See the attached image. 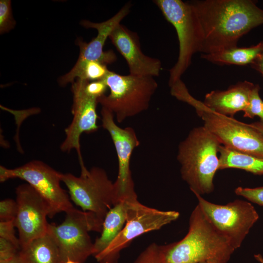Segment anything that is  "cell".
I'll use <instances>...</instances> for the list:
<instances>
[{"label": "cell", "instance_id": "obj_1", "mask_svg": "<svg viewBox=\"0 0 263 263\" xmlns=\"http://www.w3.org/2000/svg\"><path fill=\"white\" fill-rule=\"evenodd\" d=\"M190 3L203 31L200 51L203 54L237 46L241 37L263 24V10L253 0H205Z\"/></svg>", "mask_w": 263, "mask_h": 263}, {"label": "cell", "instance_id": "obj_2", "mask_svg": "<svg viewBox=\"0 0 263 263\" xmlns=\"http://www.w3.org/2000/svg\"><path fill=\"white\" fill-rule=\"evenodd\" d=\"M235 250L197 205L191 213L187 234L167 244L166 263H227Z\"/></svg>", "mask_w": 263, "mask_h": 263}, {"label": "cell", "instance_id": "obj_3", "mask_svg": "<svg viewBox=\"0 0 263 263\" xmlns=\"http://www.w3.org/2000/svg\"><path fill=\"white\" fill-rule=\"evenodd\" d=\"M220 145L204 126L194 128L180 143L177 159L181 165V176L194 194L202 195L213 191Z\"/></svg>", "mask_w": 263, "mask_h": 263}, {"label": "cell", "instance_id": "obj_4", "mask_svg": "<svg viewBox=\"0 0 263 263\" xmlns=\"http://www.w3.org/2000/svg\"><path fill=\"white\" fill-rule=\"evenodd\" d=\"M175 97L192 106L204 121V126L222 145L244 153L263 158V135L249 124L233 117L216 113L203 102L194 98L186 86L179 88Z\"/></svg>", "mask_w": 263, "mask_h": 263}, {"label": "cell", "instance_id": "obj_5", "mask_svg": "<svg viewBox=\"0 0 263 263\" xmlns=\"http://www.w3.org/2000/svg\"><path fill=\"white\" fill-rule=\"evenodd\" d=\"M102 79L110 93L98 103L112 112L119 123L147 110L158 88L151 76L121 75L110 71Z\"/></svg>", "mask_w": 263, "mask_h": 263}, {"label": "cell", "instance_id": "obj_6", "mask_svg": "<svg viewBox=\"0 0 263 263\" xmlns=\"http://www.w3.org/2000/svg\"><path fill=\"white\" fill-rule=\"evenodd\" d=\"M166 19L174 27L179 42L177 62L169 70V85L181 79L191 64L193 55L200 52L204 39L203 29L197 14L190 2L181 0H155Z\"/></svg>", "mask_w": 263, "mask_h": 263}, {"label": "cell", "instance_id": "obj_7", "mask_svg": "<svg viewBox=\"0 0 263 263\" xmlns=\"http://www.w3.org/2000/svg\"><path fill=\"white\" fill-rule=\"evenodd\" d=\"M79 176L60 173V179L68 189L71 199L82 211L94 214L103 225L109 210L118 202L114 184L105 170L94 167H80Z\"/></svg>", "mask_w": 263, "mask_h": 263}, {"label": "cell", "instance_id": "obj_8", "mask_svg": "<svg viewBox=\"0 0 263 263\" xmlns=\"http://www.w3.org/2000/svg\"><path fill=\"white\" fill-rule=\"evenodd\" d=\"M60 225L49 224L48 232L58 247L60 263L68 260L84 263L93 255L94 243L89 232L101 233L102 225L94 214L72 208Z\"/></svg>", "mask_w": 263, "mask_h": 263}, {"label": "cell", "instance_id": "obj_9", "mask_svg": "<svg viewBox=\"0 0 263 263\" xmlns=\"http://www.w3.org/2000/svg\"><path fill=\"white\" fill-rule=\"evenodd\" d=\"M179 213L163 211L141 204L137 199L131 201L125 224L118 235L101 253L94 256L99 263H117L121 251L136 238L159 230L177 220Z\"/></svg>", "mask_w": 263, "mask_h": 263}, {"label": "cell", "instance_id": "obj_10", "mask_svg": "<svg viewBox=\"0 0 263 263\" xmlns=\"http://www.w3.org/2000/svg\"><path fill=\"white\" fill-rule=\"evenodd\" d=\"M19 178L26 181L48 205L49 217L73 208L69 195L60 186V173L39 160H33L14 169L0 167V181Z\"/></svg>", "mask_w": 263, "mask_h": 263}, {"label": "cell", "instance_id": "obj_11", "mask_svg": "<svg viewBox=\"0 0 263 263\" xmlns=\"http://www.w3.org/2000/svg\"><path fill=\"white\" fill-rule=\"evenodd\" d=\"M194 194L198 205L211 224L235 249L239 248L259 218L252 204L236 200L226 205H217L205 200L199 194Z\"/></svg>", "mask_w": 263, "mask_h": 263}, {"label": "cell", "instance_id": "obj_12", "mask_svg": "<svg viewBox=\"0 0 263 263\" xmlns=\"http://www.w3.org/2000/svg\"><path fill=\"white\" fill-rule=\"evenodd\" d=\"M101 115L102 126L109 133L118 158V175L114 182L118 200L137 197L130 169L133 151L140 145L135 132L132 127L118 126L113 113L105 107H102Z\"/></svg>", "mask_w": 263, "mask_h": 263}, {"label": "cell", "instance_id": "obj_13", "mask_svg": "<svg viewBox=\"0 0 263 263\" xmlns=\"http://www.w3.org/2000/svg\"><path fill=\"white\" fill-rule=\"evenodd\" d=\"M16 193L17 212L14 224L21 248L48 232L49 210L46 201L28 184L18 186Z\"/></svg>", "mask_w": 263, "mask_h": 263}, {"label": "cell", "instance_id": "obj_14", "mask_svg": "<svg viewBox=\"0 0 263 263\" xmlns=\"http://www.w3.org/2000/svg\"><path fill=\"white\" fill-rule=\"evenodd\" d=\"M88 82L76 79V81L72 83L73 117L71 124L65 130V138L60 146L63 152L76 150L80 166L84 165L81 152L80 136L83 132H93L98 129L96 111L98 99L86 93L85 88Z\"/></svg>", "mask_w": 263, "mask_h": 263}, {"label": "cell", "instance_id": "obj_15", "mask_svg": "<svg viewBox=\"0 0 263 263\" xmlns=\"http://www.w3.org/2000/svg\"><path fill=\"white\" fill-rule=\"evenodd\" d=\"M109 38L125 59L130 74L139 76H158L162 70L160 60L145 55L141 50L137 34L119 24Z\"/></svg>", "mask_w": 263, "mask_h": 263}, {"label": "cell", "instance_id": "obj_16", "mask_svg": "<svg viewBox=\"0 0 263 263\" xmlns=\"http://www.w3.org/2000/svg\"><path fill=\"white\" fill-rule=\"evenodd\" d=\"M131 7L129 3H127L113 17L100 23L86 20L81 21V25L87 28H94L98 33L96 37L88 43L80 40L77 41L80 49L78 60L97 61L106 65L116 60L117 57L113 51H104L103 47L112 32L129 14Z\"/></svg>", "mask_w": 263, "mask_h": 263}, {"label": "cell", "instance_id": "obj_17", "mask_svg": "<svg viewBox=\"0 0 263 263\" xmlns=\"http://www.w3.org/2000/svg\"><path fill=\"white\" fill-rule=\"evenodd\" d=\"M255 85L245 80L232 85L226 90L211 91L205 95L203 103L216 113L233 117L237 113L244 112L247 109Z\"/></svg>", "mask_w": 263, "mask_h": 263}, {"label": "cell", "instance_id": "obj_18", "mask_svg": "<svg viewBox=\"0 0 263 263\" xmlns=\"http://www.w3.org/2000/svg\"><path fill=\"white\" fill-rule=\"evenodd\" d=\"M137 198L120 200L108 212L103 221L100 235L94 243V257L102 252L123 229L131 201Z\"/></svg>", "mask_w": 263, "mask_h": 263}, {"label": "cell", "instance_id": "obj_19", "mask_svg": "<svg viewBox=\"0 0 263 263\" xmlns=\"http://www.w3.org/2000/svg\"><path fill=\"white\" fill-rule=\"evenodd\" d=\"M19 254L24 263H60L57 245L48 232L21 248Z\"/></svg>", "mask_w": 263, "mask_h": 263}, {"label": "cell", "instance_id": "obj_20", "mask_svg": "<svg viewBox=\"0 0 263 263\" xmlns=\"http://www.w3.org/2000/svg\"><path fill=\"white\" fill-rule=\"evenodd\" d=\"M263 49V41L248 47L238 46L210 54H202L201 57L217 65H246L251 64Z\"/></svg>", "mask_w": 263, "mask_h": 263}, {"label": "cell", "instance_id": "obj_21", "mask_svg": "<svg viewBox=\"0 0 263 263\" xmlns=\"http://www.w3.org/2000/svg\"><path fill=\"white\" fill-rule=\"evenodd\" d=\"M218 151L219 170L233 168L244 170L255 175H263V158L222 145L220 146Z\"/></svg>", "mask_w": 263, "mask_h": 263}, {"label": "cell", "instance_id": "obj_22", "mask_svg": "<svg viewBox=\"0 0 263 263\" xmlns=\"http://www.w3.org/2000/svg\"><path fill=\"white\" fill-rule=\"evenodd\" d=\"M110 71L107 65L97 61L78 60L72 70L58 80L60 85L74 82L75 79L88 81L103 79Z\"/></svg>", "mask_w": 263, "mask_h": 263}, {"label": "cell", "instance_id": "obj_23", "mask_svg": "<svg viewBox=\"0 0 263 263\" xmlns=\"http://www.w3.org/2000/svg\"><path fill=\"white\" fill-rule=\"evenodd\" d=\"M166 245L152 243L137 257L133 263H166Z\"/></svg>", "mask_w": 263, "mask_h": 263}, {"label": "cell", "instance_id": "obj_24", "mask_svg": "<svg viewBox=\"0 0 263 263\" xmlns=\"http://www.w3.org/2000/svg\"><path fill=\"white\" fill-rule=\"evenodd\" d=\"M260 90L259 85L255 84L250 95L249 105L244 112V117L253 118L257 116L263 123V101L259 95Z\"/></svg>", "mask_w": 263, "mask_h": 263}, {"label": "cell", "instance_id": "obj_25", "mask_svg": "<svg viewBox=\"0 0 263 263\" xmlns=\"http://www.w3.org/2000/svg\"><path fill=\"white\" fill-rule=\"evenodd\" d=\"M16 21L12 15L11 1H0V33L1 34L9 32L13 29Z\"/></svg>", "mask_w": 263, "mask_h": 263}, {"label": "cell", "instance_id": "obj_26", "mask_svg": "<svg viewBox=\"0 0 263 263\" xmlns=\"http://www.w3.org/2000/svg\"><path fill=\"white\" fill-rule=\"evenodd\" d=\"M235 193L242 196L249 201L263 207V187L255 188L238 187Z\"/></svg>", "mask_w": 263, "mask_h": 263}, {"label": "cell", "instance_id": "obj_27", "mask_svg": "<svg viewBox=\"0 0 263 263\" xmlns=\"http://www.w3.org/2000/svg\"><path fill=\"white\" fill-rule=\"evenodd\" d=\"M17 212L16 201L5 199L0 202V221L5 222L14 220Z\"/></svg>", "mask_w": 263, "mask_h": 263}, {"label": "cell", "instance_id": "obj_28", "mask_svg": "<svg viewBox=\"0 0 263 263\" xmlns=\"http://www.w3.org/2000/svg\"><path fill=\"white\" fill-rule=\"evenodd\" d=\"M14 220L0 222V238L12 242L20 249L19 238L15 235Z\"/></svg>", "mask_w": 263, "mask_h": 263}, {"label": "cell", "instance_id": "obj_29", "mask_svg": "<svg viewBox=\"0 0 263 263\" xmlns=\"http://www.w3.org/2000/svg\"><path fill=\"white\" fill-rule=\"evenodd\" d=\"M108 86L103 79L88 81L85 88L86 93L89 96L98 99L106 92Z\"/></svg>", "mask_w": 263, "mask_h": 263}, {"label": "cell", "instance_id": "obj_30", "mask_svg": "<svg viewBox=\"0 0 263 263\" xmlns=\"http://www.w3.org/2000/svg\"><path fill=\"white\" fill-rule=\"evenodd\" d=\"M20 249L12 242L0 238V263L15 256Z\"/></svg>", "mask_w": 263, "mask_h": 263}, {"label": "cell", "instance_id": "obj_31", "mask_svg": "<svg viewBox=\"0 0 263 263\" xmlns=\"http://www.w3.org/2000/svg\"><path fill=\"white\" fill-rule=\"evenodd\" d=\"M250 65L252 68L263 76V49L260 55Z\"/></svg>", "mask_w": 263, "mask_h": 263}, {"label": "cell", "instance_id": "obj_32", "mask_svg": "<svg viewBox=\"0 0 263 263\" xmlns=\"http://www.w3.org/2000/svg\"><path fill=\"white\" fill-rule=\"evenodd\" d=\"M0 263H24L20 258L19 253L13 258Z\"/></svg>", "mask_w": 263, "mask_h": 263}, {"label": "cell", "instance_id": "obj_33", "mask_svg": "<svg viewBox=\"0 0 263 263\" xmlns=\"http://www.w3.org/2000/svg\"><path fill=\"white\" fill-rule=\"evenodd\" d=\"M263 135V123L260 121L255 122L249 124Z\"/></svg>", "mask_w": 263, "mask_h": 263}, {"label": "cell", "instance_id": "obj_34", "mask_svg": "<svg viewBox=\"0 0 263 263\" xmlns=\"http://www.w3.org/2000/svg\"><path fill=\"white\" fill-rule=\"evenodd\" d=\"M256 259L260 261L261 263H263V258L261 256L257 255Z\"/></svg>", "mask_w": 263, "mask_h": 263}, {"label": "cell", "instance_id": "obj_35", "mask_svg": "<svg viewBox=\"0 0 263 263\" xmlns=\"http://www.w3.org/2000/svg\"><path fill=\"white\" fill-rule=\"evenodd\" d=\"M65 263H79L75 262V261H71V260H68Z\"/></svg>", "mask_w": 263, "mask_h": 263}, {"label": "cell", "instance_id": "obj_36", "mask_svg": "<svg viewBox=\"0 0 263 263\" xmlns=\"http://www.w3.org/2000/svg\"><path fill=\"white\" fill-rule=\"evenodd\" d=\"M214 263V262H204V263Z\"/></svg>", "mask_w": 263, "mask_h": 263}, {"label": "cell", "instance_id": "obj_37", "mask_svg": "<svg viewBox=\"0 0 263 263\" xmlns=\"http://www.w3.org/2000/svg\"></svg>", "mask_w": 263, "mask_h": 263}]
</instances>
